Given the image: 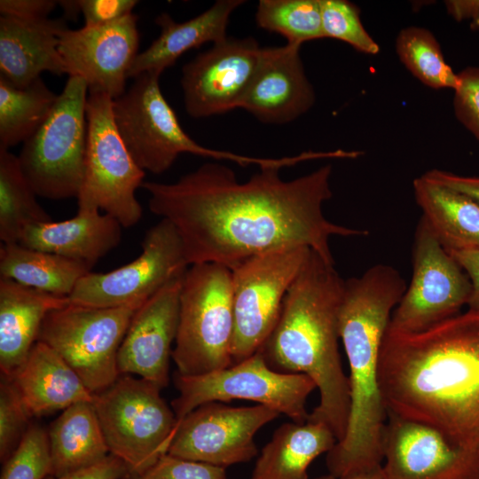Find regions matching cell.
I'll use <instances>...</instances> for the list:
<instances>
[{"label":"cell","mask_w":479,"mask_h":479,"mask_svg":"<svg viewBox=\"0 0 479 479\" xmlns=\"http://www.w3.org/2000/svg\"><path fill=\"white\" fill-rule=\"evenodd\" d=\"M281 169L262 168L240 183L234 171L208 162L171 184L145 181L150 211L169 221L183 242L189 265L233 267L269 251L307 247L334 264L332 236H365L367 230L338 225L323 214L332 198V166L293 180Z\"/></svg>","instance_id":"6da1fadb"},{"label":"cell","mask_w":479,"mask_h":479,"mask_svg":"<svg viewBox=\"0 0 479 479\" xmlns=\"http://www.w3.org/2000/svg\"><path fill=\"white\" fill-rule=\"evenodd\" d=\"M378 381L388 413L479 450V311L468 309L420 333L388 328Z\"/></svg>","instance_id":"7a4b0ae2"},{"label":"cell","mask_w":479,"mask_h":479,"mask_svg":"<svg viewBox=\"0 0 479 479\" xmlns=\"http://www.w3.org/2000/svg\"><path fill=\"white\" fill-rule=\"evenodd\" d=\"M344 282L334 264L310 250L259 350L272 369L302 373L314 381L320 400L308 420L327 425L337 442L345 436L350 408L349 378L338 346Z\"/></svg>","instance_id":"3957f363"},{"label":"cell","mask_w":479,"mask_h":479,"mask_svg":"<svg viewBox=\"0 0 479 479\" xmlns=\"http://www.w3.org/2000/svg\"><path fill=\"white\" fill-rule=\"evenodd\" d=\"M406 288L399 271L387 264L344 282L339 335L349 367L350 408L343 439L326 453L329 474L336 478L382 464L388 412L379 386V359L392 311Z\"/></svg>","instance_id":"277c9868"},{"label":"cell","mask_w":479,"mask_h":479,"mask_svg":"<svg viewBox=\"0 0 479 479\" xmlns=\"http://www.w3.org/2000/svg\"><path fill=\"white\" fill-rule=\"evenodd\" d=\"M233 334L230 268L214 263L190 265L182 280L172 350L177 373L196 376L232 365Z\"/></svg>","instance_id":"5b68a950"},{"label":"cell","mask_w":479,"mask_h":479,"mask_svg":"<svg viewBox=\"0 0 479 479\" xmlns=\"http://www.w3.org/2000/svg\"><path fill=\"white\" fill-rule=\"evenodd\" d=\"M160 76L156 72L139 75L113 101L114 120L119 134L135 162L145 172L162 174L181 153L226 160L241 167L255 164L266 168L275 164L272 158L240 155L198 144L183 130L165 99Z\"/></svg>","instance_id":"8992f818"},{"label":"cell","mask_w":479,"mask_h":479,"mask_svg":"<svg viewBox=\"0 0 479 479\" xmlns=\"http://www.w3.org/2000/svg\"><path fill=\"white\" fill-rule=\"evenodd\" d=\"M89 90L80 77L68 79L45 122L18 156L22 172L39 197L77 198L86 169Z\"/></svg>","instance_id":"52a82bcc"},{"label":"cell","mask_w":479,"mask_h":479,"mask_svg":"<svg viewBox=\"0 0 479 479\" xmlns=\"http://www.w3.org/2000/svg\"><path fill=\"white\" fill-rule=\"evenodd\" d=\"M161 389L142 378L121 374L94 394L92 404L109 452L126 464L129 473H141L168 453L177 428Z\"/></svg>","instance_id":"ba28073f"},{"label":"cell","mask_w":479,"mask_h":479,"mask_svg":"<svg viewBox=\"0 0 479 479\" xmlns=\"http://www.w3.org/2000/svg\"><path fill=\"white\" fill-rule=\"evenodd\" d=\"M113 101L105 93L88 95L86 169L77 197L78 209H101L122 227L130 228L142 217L136 191L142 187L145 172L135 162L119 134Z\"/></svg>","instance_id":"9c48e42d"},{"label":"cell","mask_w":479,"mask_h":479,"mask_svg":"<svg viewBox=\"0 0 479 479\" xmlns=\"http://www.w3.org/2000/svg\"><path fill=\"white\" fill-rule=\"evenodd\" d=\"M145 302L111 308L70 302L46 315L37 341L53 349L97 394L120 376L118 350L134 314Z\"/></svg>","instance_id":"30bf717a"},{"label":"cell","mask_w":479,"mask_h":479,"mask_svg":"<svg viewBox=\"0 0 479 479\" xmlns=\"http://www.w3.org/2000/svg\"><path fill=\"white\" fill-rule=\"evenodd\" d=\"M178 397L173 411L179 421L195 408L210 402L242 399L263 404L294 422L307 421L309 395L317 389L302 373H285L268 365L260 351L226 368L201 375L177 373Z\"/></svg>","instance_id":"8fae6325"},{"label":"cell","mask_w":479,"mask_h":479,"mask_svg":"<svg viewBox=\"0 0 479 479\" xmlns=\"http://www.w3.org/2000/svg\"><path fill=\"white\" fill-rule=\"evenodd\" d=\"M310 250L307 247L276 249L247 258L230 269L234 312L233 364L260 350Z\"/></svg>","instance_id":"7c38bea8"},{"label":"cell","mask_w":479,"mask_h":479,"mask_svg":"<svg viewBox=\"0 0 479 479\" xmlns=\"http://www.w3.org/2000/svg\"><path fill=\"white\" fill-rule=\"evenodd\" d=\"M412 277L392 312L389 329L423 332L459 314L467 305L470 279L421 216L412 249Z\"/></svg>","instance_id":"4fadbf2b"},{"label":"cell","mask_w":479,"mask_h":479,"mask_svg":"<svg viewBox=\"0 0 479 479\" xmlns=\"http://www.w3.org/2000/svg\"><path fill=\"white\" fill-rule=\"evenodd\" d=\"M141 254L105 273L89 272L68 296L73 304L111 308L145 302L190 266L174 225L161 219L145 234Z\"/></svg>","instance_id":"5bb4252c"},{"label":"cell","mask_w":479,"mask_h":479,"mask_svg":"<svg viewBox=\"0 0 479 479\" xmlns=\"http://www.w3.org/2000/svg\"><path fill=\"white\" fill-rule=\"evenodd\" d=\"M279 415L263 404H204L178 421L168 453L224 468L247 462L257 454L255 434Z\"/></svg>","instance_id":"9a60e30c"},{"label":"cell","mask_w":479,"mask_h":479,"mask_svg":"<svg viewBox=\"0 0 479 479\" xmlns=\"http://www.w3.org/2000/svg\"><path fill=\"white\" fill-rule=\"evenodd\" d=\"M262 52L253 37H226L186 63L181 77L186 113L199 119L239 108Z\"/></svg>","instance_id":"2e32d148"},{"label":"cell","mask_w":479,"mask_h":479,"mask_svg":"<svg viewBox=\"0 0 479 479\" xmlns=\"http://www.w3.org/2000/svg\"><path fill=\"white\" fill-rule=\"evenodd\" d=\"M137 20L130 13L102 26L66 29L58 49L67 75L82 78L89 93H105L113 99L121 97L138 54Z\"/></svg>","instance_id":"e0dca14e"},{"label":"cell","mask_w":479,"mask_h":479,"mask_svg":"<svg viewBox=\"0 0 479 479\" xmlns=\"http://www.w3.org/2000/svg\"><path fill=\"white\" fill-rule=\"evenodd\" d=\"M382 454L385 479H479V450L391 413L383 430Z\"/></svg>","instance_id":"ac0fdd59"},{"label":"cell","mask_w":479,"mask_h":479,"mask_svg":"<svg viewBox=\"0 0 479 479\" xmlns=\"http://www.w3.org/2000/svg\"><path fill=\"white\" fill-rule=\"evenodd\" d=\"M184 275L149 297L134 314L117 354L120 375L137 374L161 389L168 385Z\"/></svg>","instance_id":"d6986e66"},{"label":"cell","mask_w":479,"mask_h":479,"mask_svg":"<svg viewBox=\"0 0 479 479\" xmlns=\"http://www.w3.org/2000/svg\"><path fill=\"white\" fill-rule=\"evenodd\" d=\"M300 49L289 43L263 47L259 66L239 108L268 124L289 123L307 113L316 95Z\"/></svg>","instance_id":"ffe728a7"},{"label":"cell","mask_w":479,"mask_h":479,"mask_svg":"<svg viewBox=\"0 0 479 479\" xmlns=\"http://www.w3.org/2000/svg\"><path fill=\"white\" fill-rule=\"evenodd\" d=\"M67 20L0 18V76L18 88H25L43 72L67 74L59 52Z\"/></svg>","instance_id":"44dd1931"},{"label":"cell","mask_w":479,"mask_h":479,"mask_svg":"<svg viewBox=\"0 0 479 479\" xmlns=\"http://www.w3.org/2000/svg\"><path fill=\"white\" fill-rule=\"evenodd\" d=\"M122 228L116 219L99 210L78 209L70 219L28 226L19 243L79 262L91 271L100 258L118 247Z\"/></svg>","instance_id":"7402d4cb"},{"label":"cell","mask_w":479,"mask_h":479,"mask_svg":"<svg viewBox=\"0 0 479 479\" xmlns=\"http://www.w3.org/2000/svg\"><path fill=\"white\" fill-rule=\"evenodd\" d=\"M68 303L67 296L0 278V367L4 377L10 378L24 363L38 340L46 315Z\"/></svg>","instance_id":"603a6c76"},{"label":"cell","mask_w":479,"mask_h":479,"mask_svg":"<svg viewBox=\"0 0 479 479\" xmlns=\"http://www.w3.org/2000/svg\"><path fill=\"white\" fill-rule=\"evenodd\" d=\"M7 378V377H6ZM31 416L65 410L94 395L77 373L50 346L37 341L24 363L8 378Z\"/></svg>","instance_id":"cb8c5ba5"},{"label":"cell","mask_w":479,"mask_h":479,"mask_svg":"<svg viewBox=\"0 0 479 479\" xmlns=\"http://www.w3.org/2000/svg\"><path fill=\"white\" fill-rule=\"evenodd\" d=\"M245 1L218 0L200 14L185 22H177L162 12L155 19L160 27L159 36L137 54L129 73V78H136L145 72L161 75L173 66L187 51L206 43H216L227 37L226 30L232 13Z\"/></svg>","instance_id":"d4e9b609"},{"label":"cell","mask_w":479,"mask_h":479,"mask_svg":"<svg viewBox=\"0 0 479 479\" xmlns=\"http://www.w3.org/2000/svg\"><path fill=\"white\" fill-rule=\"evenodd\" d=\"M337 438L322 422L284 423L263 448L250 479H308V467Z\"/></svg>","instance_id":"484cf974"},{"label":"cell","mask_w":479,"mask_h":479,"mask_svg":"<svg viewBox=\"0 0 479 479\" xmlns=\"http://www.w3.org/2000/svg\"><path fill=\"white\" fill-rule=\"evenodd\" d=\"M412 187L422 217L446 250L479 247V207L474 200L424 174Z\"/></svg>","instance_id":"4316f807"},{"label":"cell","mask_w":479,"mask_h":479,"mask_svg":"<svg viewBox=\"0 0 479 479\" xmlns=\"http://www.w3.org/2000/svg\"><path fill=\"white\" fill-rule=\"evenodd\" d=\"M48 436L53 478L92 466L110 453L92 402L63 410Z\"/></svg>","instance_id":"83f0119b"},{"label":"cell","mask_w":479,"mask_h":479,"mask_svg":"<svg viewBox=\"0 0 479 479\" xmlns=\"http://www.w3.org/2000/svg\"><path fill=\"white\" fill-rule=\"evenodd\" d=\"M89 272L79 262L20 243L0 247V278L49 294L68 297Z\"/></svg>","instance_id":"f1b7e54d"},{"label":"cell","mask_w":479,"mask_h":479,"mask_svg":"<svg viewBox=\"0 0 479 479\" xmlns=\"http://www.w3.org/2000/svg\"><path fill=\"white\" fill-rule=\"evenodd\" d=\"M58 95L39 77L18 88L0 76V148L24 144L49 116Z\"/></svg>","instance_id":"f546056e"},{"label":"cell","mask_w":479,"mask_h":479,"mask_svg":"<svg viewBox=\"0 0 479 479\" xmlns=\"http://www.w3.org/2000/svg\"><path fill=\"white\" fill-rule=\"evenodd\" d=\"M25 177L18 156L0 148V240L19 243L30 225L53 221L37 202Z\"/></svg>","instance_id":"4dcf8cb0"},{"label":"cell","mask_w":479,"mask_h":479,"mask_svg":"<svg viewBox=\"0 0 479 479\" xmlns=\"http://www.w3.org/2000/svg\"><path fill=\"white\" fill-rule=\"evenodd\" d=\"M396 52L406 69L434 90L458 89L459 74L446 62L440 43L428 29L409 26L397 35Z\"/></svg>","instance_id":"1f68e13d"},{"label":"cell","mask_w":479,"mask_h":479,"mask_svg":"<svg viewBox=\"0 0 479 479\" xmlns=\"http://www.w3.org/2000/svg\"><path fill=\"white\" fill-rule=\"evenodd\" d=\"M257 26L299 45L325 38L320 0H260L255 12Z\"/></svg>","instance_id":"d6a6232c"},{"label":"cell","mask_w":479,"mask_h":479,"mask_svg":"<svg viewBox=\"0 0 479 479\" xmlns=\"http://www.w3.org/2000/svg\"><path fill=\"white\" fill-rule=\"evenodd\" d=\"M325 38L342 41L359 52L376 55L380 45L366 31L360 19V9L347 0H320Z\"/></svg>","instance_id":"836d02e7"},{"label":"cell","mask_w":479,"mask_h":479,"mask_svg":"<svg viewBox=\"0 0 479 479\" xmlns=\"http://www.w3.org/2000/svg\"><path fill=\"white\" fill-rule=\"evenodd\" d=\"M51 467L48 434L32 426L5 461L1 479H45L51 475Z\"/></svg>","instance_id":"e575fe53"},{"label":"cell","mask_w":479,"mask_h":479,"mask_svg":"<svg viewBox=\"0 0 479 479\" xmlns=\"http://www.w3.org/2000/svg\"><path fill=\"white\" fill-rule=\"evenodd\" d=\"M31 414L12 382L3 376L0 384V456L6 460L27 432Z\"/></svg>","instance_id":"d590c367"},{"label":"cell","mask_w":479,"mask_h":479,"mask_svg":"<svg viewBox=\"0 0 479 479\" xmlns=\"http://www.w3.org/2000/svg\"><path fill=\"white\" fill-rule=\"evenodd\" d=\"M121 479H226V473L224 467L165 453L145 471Z\"/></svg>","instance_id":"8d00e7d4"},{"label":"cell","mask_w":479,"mask_h":479,"mask_svg":"<svg viewBox=\"0 0 479 479\" xmlns=\"http://www.w3.org/2000/svg\"><path fill=\"white\" fill-rule=\"evenodd\" d=\"M453 111L457 120L479 140V67H467L459 73Z\"/></svg>","instance_id":"74e56055"},{"label":"cell","mask_w":479,"mask_h":479,"mask_svg":"<svg viewBox=\"0 0 479 479\" xmlns=\"http://www.w3.org/2000/svg\"><path fill=\"white\" fill-rule=\"evenodd\" d=\"M137 0H79L85 27L106 25L132 13Z\"/></svg>","instance_id":"f35d334b"},{"label":"cell","mask_w":479,"mask_h":479,"mask_svg":"<svg viewBox=\"0 0 479 479\" xmlns=\"http://www.w3.org/2000/svg\"><path fill=\"white\" fill-rule=\"evenodd\" d=\"M57 5L58 1L53 0H1L0 12L2 16L41 20L49 18Z\"/></svg>","instance_id":"ab89813d"},{"label":"cell","mask_w":479,"mask_h":479,"mask_svg":"<svg viewBox=\"0 0 479 479\" xmlns=\"http://www.w3.org/2000/svg\"><path fill=\"white\" fill-rule=\"evenodd\" d=\"M129 473L126 464L109 454L103 460L66 475L50 479H121Z\"/></svg>","instance_id":"60d3db41"},{"label":"cell","mask_w":479,"mask_h":479,"mask_svg":"<svg viewBox=\"0 0 479 479\" xmlns=\"http://www.w3.org/2000/svg\"><path fill=\"white\" fill-rule=\"evenodd\" d=\"M447 251L470 279L472 290L467 302L468 309L479 311V247Z\"/></svg>","instance_id":"b9f144b4"},{"label":"cell","mask_w":479,"mask_h":479,"mask_svg":"<svg viewBox=\"0 0 479 479\" xmlns=\"http://www.w3.org/2000/svg\"><path fill=\"white\" fill-rule=\"evenodd\" d=\"M429 179L469 196L479 207V177L460 176L440 169L424 173Z\"/></svg>","instance_id":"7bdbcfd3"},{"label":"cell","mask_w":479,"mask_h":479,"mask_svg":"<svg viewBox=\"0 0 479 479\" xmlns=\"http://www.w3.org/2000/svg\"><path fill=\"white\" fill-rule=\"evenodd\" d=\"M444 6L450 16L457 21L469 20V27L479 31V0H448Z\"/></svg>","instance_id":"ee69618b"},{"label":"cell","mask_w":479,"mask_h":479,"mask_svg":"<svg viewBox=\"0 0 479 479\" xmlns=\"http://www.w3.org/2000/svg\"><path fill=\"white\" fill-rule=\"evenodd\" d=\"M338 479H385L382 464L350 471Z\"/></svg>","instance_id":"f6af8a7d"},{"label":"cell","mask_w":479,"mask_h":479,"mask_svg":"<svg viewBox=\"0 0 479 479\" xmlns=\"http://www.w3.org/2000/svg\"><path fill=\"white\" fill-rule=\"evenodd\" d=\"M58 5L61 7L63 18L67 20H77L78 16L81 14L79 0H60L58 1Z\"/></svg>","instance_id":"bcb514c9"},{"label":"cell","mask_w":479,"mask_h":479,"mask_svg":"<svg viewBox=\"0 0 479 479\" xmlns=\"http://www.w3.org/2000/svg\"><path fill=\"white\" fill-rule=\"evenodd\" d=\"M315 479H337L335 476H334L333 475L331 474H328V475H321V476H318Z\"/></svg>","instance_id":"7dc6e473"}]
</instances>
